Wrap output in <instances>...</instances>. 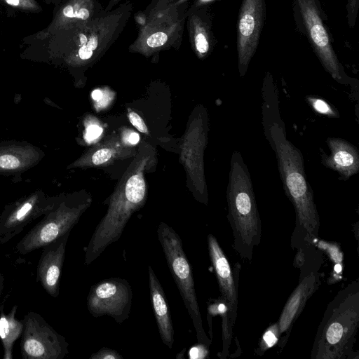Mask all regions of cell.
Instances as JSON below:
<instances>
[{
	"label": "cell",
	"mask_w": 359,
	"mask_h": 359,
	"mask_svg": "<svg viewBox=\"0 0 359 359\" xmlns=\"http://www.w3.org/2000/svg\"><path fill=\"white\" fill-rule=\"evenodd\" d=\"M122 1L123 0H110L108 4L104 8V12H109L111 10L114 9V7H116L117 4Z\"/></svg>",
	"instance_id": "d6a6232c"
},
{
	"label": "cell",
	"mask_w": 359,
	"mask_h": 359,
	"mask_svg": "<svg viewBox=\"0 0 359 359\" xmlns=\"http://www.w3.org/2000/svg\"><path fill=\"white\" fill-rule=\"evenodd\" d=\"M18 305L15 304L8 313L4 311V304L0 306V339L2 344L3 359H13V345L22 335L23 323L16 318Z\"/></svg>",
	"instance_id": "44dd1931"
},
{
	"label": "cell",
	"mask_w": 359,
	"mask_h": 359,
	"mask_svg": "<svg viewBox=\"0 0 359 359\" xmlns=\"http://www.w3.org/2000/svg\"><path fill=\"white\" fill-rule=\"evenodd\" d=\"M189 8V1L151 0L134 15L138 31L129 51L149 57L163 50H177L183 40Z\"/></svg>",
	"instance_id": "5b68a950"
},
{
	"label": "cell",
	"mask_w": 359,
	"mask_h": 359,
	"mask_svg": "<svg viewBox=\"0 0 359 359\" xmlns=\"http://www.w3.org/2000/svg\"><path fill=\"white\" fill-rule=\"evenodd\" d=\"M208 248L219 285L220 300L226 306L227 319L233 329L237 316V289L241 266L237 263L232 271L224 251L216 238L212 234L208 236Z\"/></svg>",
	"instance_id": "5bb4252c"
},
{
	"label": "cell",
	"mask_w": 359,
	"mask_h": 359,
	"mask_svg": "<svg viewBox=\"0 0 359 359\" xmlns=\"http://www.w3.org/2000/svg\"><path fill=\"white\" fill-rule=\"evenodd\" d=\"M359 325V282L341 290L329 303L319 324L311 359H346L353 351Z\"/></svg>",
	"instance_id": "3957f363"
},
{
	"label": "cell",
	"mask_w": 359,
	"mask_h": 359,
	"mask_svg": "<svg viewBox=\"0 0 359 359\" xmlns=\"http://www.w3.org/2000/svg\"><path fill=\"white\" fill-rule=\"evenodd\" d=\"M132 299V288L128 280L111 278L91 286L86 305L92 316L98 318L107 315L121 324L130 316Z\"/></svg>",
	"instance_id": "8fae6325"
},
{
	"label": "cell",
	"mask_w": 359,
	"mask_h": 359,
	"mask_svg": "<svg viewBox=\"0 0 359 359\" xmlns=\"http://www.w3.org/2000/svg\"><path fill=\"white\" fill-rule=\"evenodd\" d=\"M122 142L127 146H133L138 143L140 135L134 130L126 129L121 134Z\"/></svg>",
	"instance_id": "f546056e"
},
{
	"label": "cell",
	"mask_w": 359,
	"mask_h": 359,
	"mask_svg": "<svg viewBox=\"0 0 359 359\" xmlns=\"http://www.w3.org/2000/svg\"><path fill=\"white\" fill-rule=\"evenodd\" d=\"M38 154L32 148L10 147L0 149V172L18 171L32 165Z\"/></svg>",
	"instance_id": "7402d4cb"
},
{
	"label": "cell",
	"mask_w": 359,
	"mask_h": 359,
	"mask_svg": "<svg viewBox=\"0 0 359 359\" xmlns=\"http://www.w3.org/2000/svg\"><path fill=\"white\" fill-rule=\"evenodd\" d=\"M70 231L42 248L36 267V281L51 297L60 294V280Z\"/></svg>",
	"instance_id": "9a60e30c"
},
{
	"label": "cell",
	"mask_w": 359,
	"mask_h": 359,
	"mask_svg": "<svg viewBox=\"0 0 359 359\" xmlns=\"http://www.w3.org/2000/svg\"><path fill=\"white\" fill-rule=\"evenodd\" d=\"M292 10L297 31L306 38L324 69L336 81L350 83L333 48L327 17L320 0H293Z\"/></svg>",
	"instance_id": "8992f818"
},
{
	"label": "cell",
	"mask_w": 359,
	"mask_h": 359,
	"mask_svg": "<svg viewBox=\"0 0 359 359\" xmlns=\"http://www.w3.org/2000/svg\"><path fill=\"white\" fill-rule=\"evenodd\" d=\"M265 134L275 151L285 193L295 210L296 226L291 245L297 249L311 245L318 235L320 217L313 189L306 179L303 155L287 140L281 121H273L265 129Z\"/></svg>",
	"instance_id": "6da1fadb"
},
{
	"label": "cell",
	"mask_w": 359,
	"mask_h": 359,
	"mask_svg": "<svg viewBox=\"0 0 359 359\" xmlns=\"http://www.w3.org/2000/svg\"><path fill=\"white\" fill-rule=\"evenodd\" d=\"M91 202L90 198L60 201L17 243L15 251L22 255L28 254L71 231Z\"/></svg>",
	"instance_id": "ba28073f"
},
{
	"label": "cell",
	"mask_w": 359,
	"mask_h": 359,
	"mask_svg": "<svg viewBox=\"0 0 359 359\" xmlns=\"http://www.w3.org/2000/svg\"><path fill=\"white\" fill-rule=\"evenodd\" d=\"M104 89H95L92 92V98L95 102L97 110L104 108L110 103V100L113 98L111 96V93L109 90L106 91Z\"/></svg>",
	"instance_id": "484cf974"
},
{
	"label": "cell",
	"mask_w": 359,
	"mask_h": 359,
	"mask_svg": "<svg viewBox=\"0 0 359 359\" xmlns=\"http://www.w3.org/2000/svg\"><path fill=\"white\" fill-rule=\"evenodd\" d=\"M206 109L198 107L183 137L181 160L185 166L196 198L208 204V197L204 175L203 154L208 140Z\"/></svg>",
	"instance_id": "9c48e42d"
},
{
	"label": "cell",
	"mask_w": 359,
	"mask_h": 359,
	"mask_svg": "<svg viewBox=\"0 0 359 359\" xmlns=\"http://www.w3.org/2000/svg\"><path fill=\"white\" fill-rule=\"evenodd\" d=\"M280 337L278 322L269 326L263 334L256 352L257 355H262L266 350L273 347Z\"/></svg>",
	"instance_id": "cb8c5ba5"
},
{
	"label": "cell",
	"mask_w": 359,
	"mask_h": 359,
	"mask_svg": "<svg viewBox=\"0 0 359 359\" xmlns=\"http://www.w3.org/2000/svg\"><path fill=\"white\" fill-rule=\"evenodd\" d=\"M90 359H123L118 351L107 347H102L92 354Z\"/></svg>",
	"instance_id": "83f0119b"
},
{
	"label": "cell",
	"mask_w": 359,
	"mask_h": 359,
	"mask_svg": "<svg viewBox=\"0 0 359 359\" xmlns=\"http://www.w3.org/2000/svg\"><path fill=\"white\" fill-rule=\"evenodd\" d=\"M4 277L0 273V297H1L3 289H4Z\"/></svg>",
	"instance_id": "836d02e7"
},
{
	"label": "cell",
	"mask_w": 359,
	"mask_h": 359,
	"mask_svg": "<svg viewBox=\"0 0 359 359\" xmlns=\"http://www.w3.org/2000/svg\"><path fill=\"white\" fill-rule=\"evenodd\" d=\"M320 283V273L318 271H313L299 280L298 285L286 302L278 321L280 335L285 334L281 343L285 344L294 322Z\"/></svg>",
	"instance_id": "e0dca14e"
},
{
	"label": "cell",
	"mask_w": 359,
	"mask_h": 359,
	"mask_svg": "<svg viewBox=\"0 0 359 359\" xmlns=\"http://www.w3.org/2000/svg\"><path fill=\"white\" fill-rule=\"evenodd\" d=\"M359 8V0H347L346 18L350 28H353L358 15Z\"/></svg>",
	"instance_id": "4316f807"
},
{
	"label": "cell",
	"mask_w": 359,
	"mask_h": 359,
	"mask_svg": "<svg viewBox=\"0 0 359 359\" xmlns=\"http://www.w3.org/2000/svg\"><path fill=\"white\" fill-rule=\"evenodd\" d=\"M266 0H242L236 25L238 68L243 77L254 57L266 19Z\"/></svg>",
	"instance_id": "7c38bea8"
},
{
	"label": "cell",
	"mask_w": 359,
	"mask_h": 359,
	"mask_svg": "<svg viewBox=\"0 0 359 359\" xmlns=\"http://www.w3.org/2000/svg\"><path fill=\"white\" fill-rule=\"evenodd\" d=\"M85 139L88 142H92L100 137L103 132V128L99 123L97 119L90 117L85 121Z\"/></svg>",
	"instance_id": "d4e9b609"
},
{
	"label": "cell",
	"mask_w": 359,
	"mask_h": 359,
	"mask_svg": "<svg viewBox=\"0 0 359 359\" xmlns=\"http://www.w3.org/2000/svg\"><path fill=\"white\" fill-rule=\"evenodd\" d=\"M212 19L208 6H189L186 19L189 41L193 51L201 60L211 54L217 42L212 31Z\"/></svg>",
	"instance_id": "2e32d148"
},
{
	"label": "cell",
	"mask_w": 359,
	"mask_h": 359,
	"mask_svg": "<svg viewBox=\"0 0 359 359\" xmlns=\"http://www.w3.org/2000/svg\"><path fill=\"white\" fill-rule=\"evenodd\" d=\"M60 202L36 193L7 205L0 216V244L10 241L31 222L46 215Z\"/></svg>",
	"instance_id": "4fadbf2b"
},
{
	"label": "cell",
	"mask_w": 359,
	"mask_h": 359,
	"mask_svg": "<svg viewBox=\"0 0 359 359\" xmlns=\"http://www.w3.org/2000/svg\"><path fill=\"white\" fill-rule=\"evenodd\" d=\"M134 153V149L122 142L121 136L111 134L95 144L72 164L71 167L106 166L116 160L130 157Z\"/></svg>",
	"instance_id": "ac0fdd59"
},
{
	"label": "cell",
	"mask_w": 359,
	"mask_h": 359,
	"mask_svg": "<svg viewBox=\"0 0 359 359\" xmlns=\"http://www.w3.org/2000/svg\"><path fill=\"white\" fill-rule=\"evenodd\" d=\"M326 142L331 153L321 154L324 166L337 171L343 180L358 172L359 153L353 144L339 137H328Z\"/></svg>",
	"instance_id": "d6986e66"
},
{
	"label": "cell",
	"mask_w": 359,
	"mask_h": 359,
	"mask_svg": "<svg viewBox=\"0 0 359 359\" xmlns=\"http://www.w3.org/2000/svg\"><path fill=\"white\" fill-rule=\"evenodd\" d=\"M20 352L24 359H63L68 342L39 313L30 311L22 320Z\"/></svg>",
	"instance_id": "30bf717a"
},
{
	"label": "cell",
	"mask_w": 359,
	"mask_h": 359,
	"mask_svg": "<svg viewBox=\"0 0 359 359\" xmlns=\"http://www.w3.org/2000/svg\"><path fill=\"white\" fill-rule=\"evenodd\" d=\"M157 236L170 272L191 319L198 343L209 347L212 341L203 327L192 269L184 251L182 241L178 233L164 222L159 224Z\"/></svg>",
	"instance_id": "52a82bcc"
},
{
	"label": "cell",
	"mask_w": 359,
	"mask_h": 359,
	"mask_svg": "<svg viewBox=\"0 0 359 359\" xmlns=\"http://www.w3.org/2000/svg\"><path fill=\"white\" fill-rule=\"evenodd\" d=\"M226 198L233 249L250 263L254 248L260 243L262 225L251 177L238 151L233 152L230 160Z\"/></svg>",
	"instance_id": "277c9868"
},
{
	"label": "cell",
	"mask_w": 359,
	"mask_h": 359,
	"mask_svg": "<svg viewBox=\"0 0 359 359\" xmlns=\"http://www.w3.org/2000/svg\"><path fill=\"white\" fill-rule=\"evenodd\" d=\"M7 4L10 5L17 6L19 4L20 0H5Z\"/></svg>",
	"instance_id": "e575fe53"
},
{
	"label": "cell",
	"mask_w": 359,
	"mask_h": 359,
	"mask_svg": "<svg viewBox=\"0 0 359 359\" xmlns=\"http://www.w3.org/2000/svg\"><path fill=\"white\" fill-rule=\"evenodd\" d=\"M208 346L198 344L197 346L192 347L190 350V358H203L208 353Z\"/></svg>",
	"instance_id": "4dcf8cb0"
},
{
	"label": "cell",
	"mask_w": 359,
	"mask_h": 359,
	"mask_svg": "<svg viewBox=\"0 0 359 359\" xmlns=\"http://www.w3.org/2000/svg\"><path fill=\"white\" fill-rule=\"evenodd\" d=\"M128 118L130 122L135 126L140 132L146 135H149V130L140 116L133 111L128 113Z\"/></svg>",
	"instance_id": "f1b7e54d"
},
{
	"label": "cell",
	"mask_w": 359,
	"mask_h": 359,
	"mask_svg": "<svg viewBox=\"0 0 359 359\" xmlns=\"http://www.w3.org/2000/svg\"><path fill=\"white\" fill-rule=\"evenodd\" d=\"M149 287L154 313L162 342L169 348L174 343V329L166 297L152 268L148 266Z\"/></svg>",
	"instance_id": "ffe728a7"
},
{
	"label": "cell",
	"mask_w": 359,
	"mask_h": 359,
	"mask_svg": "<svg viewBox=\"0 0 359 359\" xmlns=\"http://www.w3.org/2000/svg\"><path fill=\"white\" fill-rule=\"evenodd\" d=\"M191 1H193V3L191 5V6L196 8L204 6H208L210 4L215 1L216 0H178V2H189Z\"/></svg>",
	"instance_id": "1f68e13d"
},
{
	"label": "cell",
	"mask_w": 359,
	"mask_h": 359,
	"mask_svg": "<svg viewBox=\"0 0 359 359\" xmlns=\"http://www.w3.org/2000/svg\"><path fill=\"white\" fill-rule=\"evenodd\" d=\"M154 154L152 147L142 143L114 191L109 198L107 212L97 225L85 248V264L94 262L111 243L116 242L133 214L147 198L144 172Z\"/></svg>",
	"instance_id": "7a4b0ae2"
},
{
	"label": "cell",
	"mask_w": 359,
	"mask_h": 359,
	"mask_svg": "<svg viewBox=\"0 0 359 359\" xmlns=\"http://www.w3.org/2000/svg\"><path fill=\"white\" fill-rule=\"evenodd\" d=\"M305 100L313 111L318 114L330 118L339 117L337 109L323 98L316 95H308Z\"/></svg>",
	"instance_id": "603a6c76"
}]
</instances>
